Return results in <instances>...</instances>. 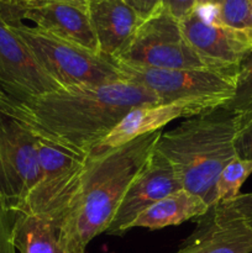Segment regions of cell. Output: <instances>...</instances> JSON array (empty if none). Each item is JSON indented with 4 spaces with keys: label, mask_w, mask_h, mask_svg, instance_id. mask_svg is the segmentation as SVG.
Masks as SVG:
<instances>
[{
    "label": "cell",
    "mask_w": 252,
    "mask_h": 253,
    "mask_svg": "<svg viewBox=\"0 0 252 253\" xmlns=\"http://www.w3.org/2000/svg\"><path fill=\"white\" fill-rule=\"evenodd\" d=\"M160 104L157 96L128 82L59 88L29 99L0 91V111L41 137L88 156L132 109Z\"/></svg>",
    "instance_id": "cell-1"
},
{
    "label": "cell",
    "mask_w": 252,
    "mask_h": 253,
    "mask_svg": "<svg viewBox=\"0 0 252 253\" xmlns=\"http://www.w3.org/2000/svg\"><path fill=\"white\" fill-rule=\"evenodd\" d=\"M162 131L146 133L111 150L91 152L71 203L53 224L68 253H85L89 242L105 234L116 210L155 151Z\"/></svg>",
    "instance_id": "cell-2"
},
{
    "label": "cell",
    "mask_w": 252,
    "mask_h": 253,
    "mask_svg": "<svg viewBox=\"0 0 252 253\" xmlns=\"http://www.w3.org/2000/svg\"><path fill=\"white\" fill-rule=\"evenodd\" d=\"M237 116L220 105L188 118L175 128L162 132L156 151L169 161L183 189L212 207L216 204L220 173L237 157Z\"/></svg>",
    "instance_id": "cell-3"
},
{
    "label": "cell",
    "mask_w": 252,
    "mask_h": 253,
    "mask_svg": "<svg viewBox=\"0 0 252 253\" xmlns=\"http://www.w3.org/2000/svg\"><path fill=\"white\" fill-rule=\"evenodd\" d=\"M6 24L61 88L101 85L124 81L113 59L91 53L22 21Z\"/></svg>",
    "instance_id": "cell-4"
},
{
    "label": "cell",
    "mask_w": 252,
    "mask_h": 253,
    "mask_svg": "<svg viewBox=\"0 0 252 253\" xmlns=\"http://www.w3.org/2000/svg\"><path fill=\"white\" fill-rule=\"evenodd\" d=\"M36 136L39 182L16 211L56 224L81 183L88 156Z\"/></svg>",
    "instance_id": "cell-5"
},
{
    "label": "cell",
    "mask_w": 252,
    "mask_h": 253,
    "mask_svg": "<svg viewBox=\"0 0 252 253\" xmlns=\"http://www.w3.org/2000/svg\"><path fill=\"white\" fill-rule=\"evenodd\" d=\"M118 63L152 69H227L205 61L185 40L179 21L163 7L142 22Z\"/></svg>",
    "instance_id": "cell-6"
},
{
    "label": "cell",
    "mask_w": 252,
    "mask_h": 253,
    "mask_svg": "<svg viewBox=\"0 0 252 253\" xmlns=\"http://www.w3.org/2000/svg\"><path fill=\"white\" fill-rule=\"evenodd\" d=\"M124 82L138 84L157 96L160 104L209 99L226 104L234 96L239 67L227 69H152L114 61Z\"/></svg>",
    "instance_id": "cell-7"
},
{
    "label": "cell",
    "mask_w": 252,
    "mask_h": 253,
    "mask_svg": "<svg viewBox=\"0 0 252 253\" xmlns=\"http://www.w3.org/2000/svg\"><path fill=\"white\" fill-rule=\"evenodd\" d=\"M37 136L0 111V202L16 210L39 182Z\"/></svg>",
    "instance_id": "cell-8"
},
{
    "label": "cell",
    "mask_w": 252,
    "mask_h": 253,
    "mask_svg": "<svg viewBox=\"0 0 252 253\" xmlns=\"http://www.w3.org/2000/svg\"><path fill=\"white\" fill-rule=\"evenodd\" d=\"M179 25L192 48L215 66L239 67L252 51V34L220 24L214 7L195 9Z\"/></svg>",
    "instance_id": "cell-9"
},
{
    "label": "cell",
    "mask_w": 252,
    "mask_h": 253,
    "mask_svg": "<svg viewBox=\"0 0 252 253\" xmlns=\"http://www.w3.org/2000/svg\"><path fill=\"white\" fill-rule=\"evenodd\" d=\"M179 189H183V185L172 165L155 148L124 195L105 234L121 236L130 230V225L143 210Z\"/></svg>",
    "instance_id": "cell-10"
},
{
    "label": "cell",
    "mask_w": 252,
    "mask_h": 253,
    "mask_svg": "<svg viewBox=\"0 0 252 253\" xmlns=\"http://www.w3.org/2000/svg\"><path fill=\"white\" fill-rule=\"evenodd\" d=\"M59 88L0 15V91L29 99Z\"/></svg>",
    "instance_id": "cell-11"
},
{
    "label": "cell",
    "mask_w": 252,
    "mask_h": 253,
    "mask_svg": "<svg viewBox=\"0 0 252 253\" xmlns=\"http://www.w3.org/2000/svg\"><path fill=\"white\" fill-rule=\"evenodd\" d=\"M174 253H251L252 229L227 202L209 208Z\"/></svg>",
    "instance_id": "cell-12"
},
{
    "label": "cell",
    "mask_w": 252,
    "mask_h": 253,
    "mask_svg": "<svg viewBox=\"0 0 252 253\" xmlns=\"http://www.w3.org/2000/svg\"><path fill=\"white\" fill-rule=\"evenodd\" d=\"M222 103L209 99L178 100L168 104L143 105L128 111L115 127L94 148L93 152L111 150L135 140L138 136L160 131L163 126L179 118H192L204 111L211 110Z\"/></svg>",
    "instance_id": "cell-13"
},
{
    "label": "cell",
    "mask_w": 252,
    "mask_h": 253,
    "mask_svg": "<svg viewBox=\"0 0 252 253\" xmlns=\"http://www.w3.org/2000/svg\"><path fill=\"white\" fill-rule=\"evenodd\" d=\"M24 20L58 39L71 42L91 53L100 54L89 19L88 5L47 0L44 4L25 11L17 21Z\"/></svg>",
    "instance_id": "cell-14"
},
{
    "label": "cell",
    "mask_w": 252,
    "mask_h": 253,
    "mask_svg": "<svg viewBox=\"0 0 252 253\" xmlns=\"http://www.w3.org/2000/svg\"><path fill=\"white\" fill-rule=\"evenodd\" d=\"M88 12L99 53L109 59L126 48L143 22L124 0H91Z\"/></svg>",
    "instance_id": "cell-15"
},
{
    "label": "cell",
    "mask_w": 252,
    "mask_h": 253,
    "mask_svg": "<svg viewBox=\"0 0 252 253\" xmlns=\"http://www.w3.org/2000/svg\"><path fill=\"white\" fill-rule=\"evenodd\" d=\"M209 208L200 197L185 189H179L143 210L130 225V230L137 227L160 230L177 226L188 220L199 219Z\"/></svg>",
    "instance_id": "cell-16"
},
{
    "label": "cell",
    "mask_w": 252,
    "mask_h": 253,
    "mask_svg": "<svg viewBox=\"0 0 252 253\" xmlns=\"http://www.w3.org/2000/svg\"><path fill=\"white\" fill-rule=\"evenodd\" d=\"M14 245L19 253H68L52 222L21 212L14 225Z\"/></svg>",
    "instance_id": "cell-17"
},
{
    "label": "cell",
    "mask_w": 252,
    "mask_h": 253,
    "mask_svg": "<svg viewBox=\"0 0 252 253\" xmlns=\"http://www.w3.org/2000/svg\"><path fill=\"white\" fill-rule=\"evenodd\" d=\"M224 106L237 116L239 128L252 119V51L240 63L234 96Z\"/></svg>",
    "instance_id": "cell-18"
},
{
    "label": "cell",
    "mask_w": 252,
    "mask_h": 253,
    "mask_svg": "<svg viewBox=\"0 0 252 253\" xmlns=\"http://www.w3.org/2000/svg\"><path fill=\"white\" fill-rule=\"evenodd\" d=\"M252 174V161L235 157L221 170L216 182V204L230 202L240 194L242 184Z\"/></svg>",
    "instance_id": "cell-19"
},
{
    "label": "cell",
    "mask_w": 252,
    "mask_h": 253,
    "mask_svg": "<svg viewBox=\"0 0 252 253\" xmlns=\"http://www.w3.org/2000/svg\"><path fill=\"white\" fill-rule=\"evenodd\" d=\"M212 7L220 24L252 34V0H215Z\"/></svg>",
    "instance_id": "cell-20"
},
{
    "label": "cell",
    "mask_w": 252,
    "mask_h": 253,
    "mask_svg": "<svg viewBox=\"0 0 252 253\" xmlns=\"http://www.w3.org/2000/svg\"><path fill=\"white\" fill-rule=\"evenodd\" d=\"M17 211L0 202V253H16L14 245V225Z\"/></svg>",
    "instance_id": "cell-21"
},
{
    "label": "cell",
    "mask_w": 252,
    "mask_h": 253,
    "mask_svg": "<svg viewBox=\"0 0 252 253\" xmlns=\"http://www.w3.org/2000/svg\"><path fill=\"white\" fill-rule=\"evenodd\" d=\"M47 0H0V15L6 22H15L25 11L44 4Z\"/></svg>",
    "instance_id": "cell-22"
},
{
    "label": "cell",
    "mask_w": 252,
    "mask_h": 253,
    "mask_svg": "<svg viewBox=\"0 0 252 253\" xmlns=\"http://www.w3.org/2000/svg\"><path fill=\"white\" fill-rule=\"evenodd\" d=\"M235 150L239 158L252 161V119L237 130Z\"/></svg>",
    "instance_id": "cell-23"
},
{
    "label": "cell",
    "mask_w": 252,
    "mask_h": 253,
    "mask_svg": "<svg viewBox=\"0 0 252 253\" xmlns=\"http://www.w3.org/2000/svg\"><path fill=\"white\" fill-rule=\"evenodd\" d=\"M162 7L180 22L194 11L195 0H162Z\"/></svg>",
    "instance_id": "cell-24"
},
{
    "label": "cell",
    "mask_w": 252,
    "mask_h": 253,
    "mask_svg": "<svg viewBox=\"0 0 252 253\" xmlns=\"http://www.w3.org/2000/svg\"><path fill=\"white\" fill-rule=\"evenodd\" d=\"M145 21L162 7V0H124Z\"/></svg>",
    "instance_id": "cell-25"
},
{
    "label": "cell",
    "mask_w": 252,
    "mask_h": 253,
    "mask_svg": "<svg viewBox=\"0 0 252 253\" xmlns=\"http://www.w3.org/2000/svg\"><path fill=\"white\" fill-rule=\"evenodd\" d=\"M227 203L239 212L240 216L252 229V193L239 194L235 199L230 200Z\"/></svg>",
    "instance_id": "cell-26"
},
{
    "label": "cell",
    "mask_w": 252,
    "mask_h": 253,
    "mask_svg": "<svg viewBox=\"0 0 252 253\" xmlns=\"http://www.w3.org/2000/svg\"><path fill=\"white\" fill-rule=\"evenodd\" d=\"M215 4V0H195V9H207L212 7Z\"/></svg>",
    "instance_id": "cell-27"
},
{
    "label": "cell",
    "mask_w": 252,
    "mask_h": 253,
    "mask_svg": "<svg viewBox=\"0 0 252 253\" xmlns=\"http://www.w3.org/2000/svg\"><path fill=\"white\" fill-rule=\"evenodd\" d=\"M59 1H68V2H76V4L88 5L91 0H59Z\"/></svg>",
    "instance_id": "cell-28"
},
{
    "label": "cell",
    "mask_w": 252,
    "mask_h": 253,
    "mask_svg": "<svg viewBox=\"0 0 252 253\" xmlns=\"http://www.w3.org/2000/svg\"><path fill=\"white\" fill-rule=\"evenodd\" d=\"M251 17H252V10H251Z\"/></svg>",
    "instance_id": "cell-29"
}]
</instances>
